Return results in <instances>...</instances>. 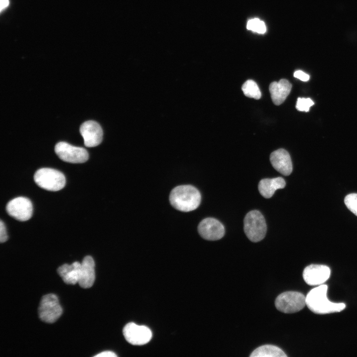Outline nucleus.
<instances>
[{
	"label": "nucleus",
	"instance_id": "1",
	"mask_svg": "<svg viewBox=\"0 0 357 357\" xmlns=\"http://www.w3.org/2000/svg\"><path fill=\"white\" fill-rule=\"evenodd\" d=\"M328 286L322 284L311 289L305 296L306 305L313 312L325 314L342 311L346 308L343 302H333L327 297Z\"/></svg>",
	"mask_w": 357,
	"mask_h": 357
},
{
	"label": "nucleus",
	"instance_id": "2",
	"mask_svg": "<svg viewBox=\"0 0 357 357\" xmlns=\"http://www.w3.org/2000/svg\"><path fill=\"white\" fill-rule=\"evenodd\" d=\"M201 196L199 190L191 185H181L172 189L169 200L176 209L182 212L195 210L201 202Z\"/></svg>",
	"mask_w": 357,
	"mask_h": 357
},
{
	"label": "nucleus",
	"instance_id": "3",
	"mask_svg": "<svg viewBox=\"0 0 357 357\" xmlns=\"http://www.w3.org/2000/svg\"><path fill=\"white\" fill-rule=\"evenodd\" d=\"M35 183L44 189L56 191L61 189L65 184V178L60 172L52 168H41L34 174Z\"/></svg>",
	"mask_w": 357,
	"mask_h": 357
},
{
	"label": "nucleus",
	"instance_id": "4",
	"mask_svg": "<svg viewBox=\"0 0 357 357\" xmlns=\"http://www.w3.org/2000/svg\"><path fill=\"white\" fill-rule=\"evenodd\" d=\"M244 231L248 239L252 242L261 240L265 236L267 230L264 216L257 210H252L244 219Z\"/></svg>",
	"mask_w": 357,
	"mask_h": 357
},
{
	"label": "nucleus",
	"instance_id": "5",
	"mask_svg": "<svg viewBox=\"0 0 357 357\" xmlns=\"http://www.w3.org/2000/svg\"><path fill=\"white\" fill-rule=\"evenodd\" d=\"M275 305L281 312L285 313L297 312L306 305L305 296L298 292H285L277 297Z\"/></svg>",
	"mask_w": 357,
	"mask_h": 357
},
{
	"label": "nucleus",
	"instance_id": "6",
	"mask_svg": "<svg viewBox=\"0 0 357 357\" xmlns=\"http://www.w3.org/2000/svg\"><path fill=\"white\" fill-rule=\"evenodd\" d=\"M62 312V307L56 295L49 294L43 296L38 308L39 317L42 321L54 323L60 316Z\"/></svg>",
	"mask_w": 357,
	"mask_h": 357
},
{
	"label": "nucleus",
	"instance_id": "7",
	"mask_svg": "<svg viewBox=\"0 0 357 357\" xmlns=\"http://www.w3.org/2000/svg\"><path fill=\"white\" fill-rule=\"evenodd\" d=\"M55 151L61 160L70 163H82L88 159V153L85 148L65 142H58L55 147Z\"/></svg>",
	"mask_w": 357,
	"mask_h": 357
},
{
	"label": "nucleus",
	"instance_id": "8",
	"mask_svg": "<svg viewBox=\"0 0 357 357\" xmlns=\"http://www.w3.org/2000/svg\"><path fill=\"white\" fill-rule=\"evenodd\" d=\"M6 210L9 215L17 220L25 221L32 215V204L26 197H18L7 203Z\"/></svg>",
	"mask_w": 357,
	"mask_h": 357
},
{
	"label": "nucleus",
	"instance_id": "9",
	"mask_svg": "<svg viewBox=\"0 0 357 357\" xmlns=\"http://www.w3.org/2000/svg\"><path fill=\"white\" fill-rule=\"evenodd\" d=\"M123 334L126 340L133 345L146 344L152 336V332L148 327L133 322L129 323L124 327Z\"/></svg>",
	"mask_w": 357,
	"mask_h": 357
},
{
	"label": "nucleus",
	"instance_id": "10",
	"mask_svg": "<svg viewBox=\"0 0 357 357\" xmlns=\"http://www.w3.org/2000/svg\"><path fill=\"white\" fill-rule=\"evenodd\" d=\"M331 270L325 265L311 264L303 270L302 277L305 282L308 285L318 286L324 284L330 278Z\"/></svg>",
	"mask_w": 357,
	"mask_h": 357
},
{
	"label": "nucleus",
	"instance_id": "11",
	"mask_svg": "<svg viewBox=\"0 0 357 357\" xmlns=\"http://www.w3.org/2000/svg\"><path fill=\"white\" fill-rule=\"evenodd\" d=\"M198 232L201 237L208 240L221 239L225 234L223 225L217 219L207 218L202 220L198 225Z\"/></svg>",
	"mask_w": 357,
	"mask_h": 357
},
{
	"label": "nucleus",
	"instance_id": "12",
	"mask_svg": "<svg viewBox=\"0 0 357 357\" xmlns=\"http://www.w3.org/2000/svg\"><path fill=\"white\" fill-rule=\"evenodd\" d=\"M80 133L83 138L84 145L88 147L99 145L103 139V130L96 121L88 120L83 122L80 127Z\"/></svg>",
	"mask_w": 357,
	"mask_h": 357
},
{
	"label": "nucleus",
	"instance_id": "13",
	"mask_svg": "<svg viewBox=\"0 0 357 357\" xmlns=\"http://www.w3.org/2000/svg\"><path fill=\"white\" fill-rule=\"evenodd\" d=\"M273 167L284 176L290 175L293 171V165L289 153L284 149L273 152L270 156Z\"/></svg>",
	"mask_w": 357,
	"mask_h": 357
},
{
	"label": "nucleus",
	"instance_id": "14",
	"mask_svg": "<svg viewBox=\"0 0 357 357\" xmlns=\"http://www.w3.org/2000/svg\"><path fill=\"white\" fill-rule=\"evenodd\" d=\"M95 279V263L90 256H85L81 263L80 277L78 283L84 289L92 286Z\"/></svg>",
	"mask_w": 357,
	"mask_h": 357
},
{
	"label": "nucleus",
	"instance_id": "15",
	"mask_svg": "<svg viewBox=\"0 0 357 357\" xmlns=\"http://www.w3.org/2000/svg\"><path fill=\"white\" fill-rule=\"evenodd\" d=\"M292 84L286 79L272 82L269 89L273 103L276 105L282 104L290 94Z\"/></svg>",
	"mask_w": 357,
	"mask_h": 357
},
{
	"label": "nucleus",
	"instance_id": "16",
	"mask_svg": "<svg viewBox=\"0 0 357 357\" xmlns=\"http://www.w3.org/2000/svg\"><path fill=\"white\" fill-rule=\"evenodd\" d=\"M80 269L81 263L75 261L70 265H62L57 269V272L65 283L74 285L78 282Z\"/></svg>",
	"mask_w": 357,
	"mask_h": 357
},
{
	"label": "nucleus",
	"instance_id": "17",
	"mask_svg": "<svg viewBox=\"0 0 357 357\" xmlns=\"http://www.w3.org/2000/svg\"><path fill=\"white\" fill-rule=\"evenodd\" d=\"M286 182L281 177L264 178L258 184V190L261 195L266 198L271 197L276 190L285 187Z\"/></svg>",
	"mask_w": 357,
	"mask_h": 357
},
{
	"label": "nucleus",
	"instance_id": "18",
	"mask_svg": "<svg viewBox=\"0 0 357 357\" xmlns=\"http://www.w3.org/2000/svg\"><path fill=\"white\" fill-rule=\"evenodd\" d=\"M250 357H286L287 356L284 352L279 347L271 345H265L256 348L252 352Z\"/></svg>",
	"mask_w": 357,
	"mask_h": 357
},
{
	"label": "nucleus",
	"instance_id": "19",
	"mask_svg": "<svg viewBox=\"0 0 357 357\" xmlns=\"http://www.w3.org/2000/svg\"><path fill=\"white\" fill-rule=\"evenodd\" d=\"M241 89L247 97L259 99L261 97L260 90L256 83L252 80H248L242 86Z\"/></svg>",
	"mask_w": 357,
	"mask_h": 357
},
{
	"label": "nucleus",
	"instance_id": "20",
	"mask_svg": "<svg viewBox=\"0 0 357 357\" xmlns=\"http://www.w3.org/2000/svg\"><path fill=\"white\" fill-rule=\"evenodd\" d=\"M247 29L260 34H263L266 30L264 22L258 18L249 20L247 24Z\"/></svg>",
	"mask_w": 357,
	"mask_h": 357
},
{
	"label": "nucleus",
	"instance_id": "21",
	"mask_svg": "<svg viewBox=\"0 0 357 357\" xmlns=\"http://www.w3.org/2000/svg\"><path fill=\"white\" fill-rule=\"evenodd\" d=\"M344 202L349 210L357 216V193L347 195L345 198Z\"/></svg>",
	"mask_w": 357,
	"mask_h": 357
},
{
	"label": "nucleus",
	"instance_id": "22",
	"mask_svg": "<svg viewBox=\"0 0 357 357\" xmlns=\"http://www.w3.org/2000/svg\"><path fill=\"white\" fill-rule=\"evenodd\" d=\"M313 105V101L310 98H298L296 107L299 111L308 112L310 107Z\"/></svg>",
	"mask_w": 357,
	"mask_h": 357
},
{
	"label": "nucleus",
	"instance_id": "23",
	"mask_svg": "<svg viewBox=\"0 0 357 357\" xmlns=\"http://www.w3.org/2000/svg\"><path fill=\"white\" fill-rule=\"evenodd\" d=\"M8 239L6 230L4 224L0 220V241L4 242Z\"/></svg>",
	"mask_w": 357,
	"mask_h": 357
},
{
	"label": "nucleus",
	"instance_id": "24",
	"mask_svg": "<svg viewBox=\"0 0 357 357\" xmlns=\"http://www.w3.org/2000/svg\"><path fill=\"white\" fill-rule=\"evenodd\" d=\"M294 76L302 81H307L310 78L308 74L301 70H297L294 73Z\"/></svg>",
	"mask_w": 357,
	"mask_h": 357
},
{
	"label": "nucleus",
	"instance_id": "25",
	"mask_svg": "<svg viewBox=\"0 0 357 357\" xmlns=\"http://www.w3.org/2000/svg\"><path fill=\"white\" fill-rule=\"evenodd\" d=\"M117 356L116 355L115 353L112 351H105L102 353H100L96 355H95L94 357H117Z\"/></svg>",
	"mask_w": 357,
	"mask_h": 357
},
{
	"label": "nucleus",
	"instance_id": "26",
	"mask_svg": "<svg viewBox=\"0 0 357 357\" xmlns=\"http://www.w3.org/2000/svg\"><path fill=\"white\" fill-rule=\"evenodd\" d=\"M8 0H0V11L6 7L8 5Z\"/></svg>",
	"mask_w": 357,
	"mask_h": 357
}]
</instances>
